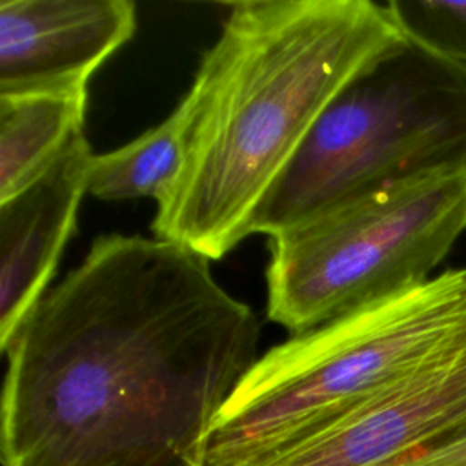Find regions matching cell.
Listing matches in <instances>:
<instances>
[{
    "mask_svg": "<svg viewBox=\"0 0 466 466\" xmlns=\"http://www.w3.org/2000/svg\"><path fill=\"white\" fill-rule=\"evenodd\" d=\"M258 339L206 257L98 237L4 350L2 466H206Z\"/></svg>",
    "mask_w": 466,
    "mask_h": 466,
    "instance_id": "6da1fadb",
    "label": "cell"
},
{
    "mask_svg": "<svg viewBox=\"0 0 466 466\" xmlns=\"http://www.w3.org/2000/svg\"><path fill=\"white\" fill-rule=\"evenodd\" d=\"M402 40L386 4L235 2L186 95V164L155 237L208 260L235 249L333 98Z\"/></svg>",
    "mask_w": 466,
    "mask_h": 466,
    "instance_id": "7a4b0ae2",
    "label": "cell"
},
{
    "mask_svg": "<svg viewBox=\"0 0 466 466\" xmlns=\"http://www.w3.org/2000/svg\"><path fill=\"white\" fill-rule=\"evenodd\" d=\"M466 329V268L266 351L218 411L206 466H262L402 380Z\"/></svg>",
    "mask_w": 466,
    "mask_h": 466,
    "instance_id": "3957f363",
    "label": "cell"
},
{
    "mask_svg": "<svg viewBox=\"0 0 466 466\" xmlns=\"http://www.w3.org/2000/svg\"><path fill=\"white\" fill-rule=\"evenodd\" d=\"M466 167V67L410 40L382 55L326 107L257 209L269 238L428 173Z\"/></svg>",
    "mask_w": 466,
    "mask_h": 466,
    "instance_id": "277c9868",
    "label": "cell"
},
{
    "mask_svg": "<svg viewBox=\"0 0 466 466\" xmlns=\"http://www.w3.org/2000/svg\"><path fill=\"white\" fill-rule=\"evenodd\" d=\"M466 231V167L386 186L271 237L268 317L293 335L433 277Z\"/></svg>",
    "mask_w": 466,
    "mask_h": 466,
    "instance_id": "5b68a950",
    "label": "cell"
},
{
    "mask_svg": "<svg viewBox=\"0 0 466 466\" xmlns=\"http://www.w3.org/2000/svg\"><path fill=\"white\" fill-rule=\"evenodd\" d=\"M466 430V329L419 370L262 466H399Z\"/></svg>",
    "mask_w": 466,
    "mask_h": 466,
    "instance_id": "8992f818",
    "label": "cell"
},
{
    "mask_svg": "<svg viewBox=\"0 0 466 466\" xmlns=\"http://www.w3.org/2000/svg\"><path fill=\"white\" fill-rule=\"evenodd\" d=\"M135 27L129 0H0V95L87 87Z\"/></svg>",
    "mask_w": 466,
    "mask_h": 466,
    "instance_id": "52a82bcc",
    "label": "cell"
},
{
    "mask_svg": "<svg viewBox=\"0 0 466 466\" xmlns=\"http://www.w3.org/2000/svg\"><path fill=\"white\" fill-rule=\"evenodd\" d=\"M93 153L76 135L55 164L0 202V348L44 297L71 237Z\"/></svg>",
    "mask_w": 466,
    "mask_h": 466,
    "instance_id": "ba28073f",
    "label": "cell"
},
{
    "mask_svg": "<svg viewBox=\"0 0 466 466\" xmlns=\"http://www.w3.org/2000/svg\"><path fill=\"white\" fill-rule=\"evenodd\" d=\"M87 87L0 95V202L47 171L84 133Z\"/></svg>",
    "mask_w": 466,
    "mask_h": 466,
    "instance_id": "9c48e42d",
    "label": "cell"
},
{
    "mask_svg": "<svg viewBox=\"0 0 466 466\" xmlns=\"http://www.w3.org/2000/svg\"><path fill=\"white\" fill-rule=\"evenodd\" d=\"M191 107L184 96L158 126L104 155H93L87 193L106 202L151 197L162 202L186 164Z\"/></svg>",
    "mask_w": 466,
    "mask_h": 466,
    "instance_id": "30bf717a",
    "label": "cell"
},
{
    "mask_svg": "<svg viewBox=\"0 0 466 466\" xmlns=\"http://www.w3.org/2000/svg\"><path fill=\"white\" fill-rule=\"evenodd\" d=\"M406 40L428 53L466 67V2H386Z\"/></svg>",
    "mask_w": 466,
    "mask_h": 466,
    "instance_id": "8fae6325",
    "label": "cell"
},
{
    "mask_svg": "<svg viewBox=\"0 0 466 466\" xmlns=\"http://www.w3.org/2000/svg\"><path fill=\"white\" fill-rule=\"evenodd\" d=\"M399 466H466V430L404 461Z\"/></svg>",
    "mask_w": 466,
    "mask_h": 466,
    "instance_id": "7c38bea8",
    "label": "cell"
}]
</instances>
